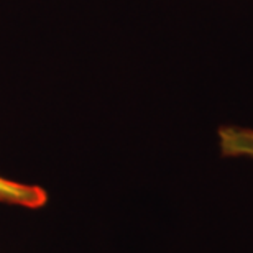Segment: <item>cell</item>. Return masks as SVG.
I'll return each mask as SVG.
<instances>
[{"mask_svg":"<svg viewBox=\"0 0 253 253\" xmlns=\"http://www.w3.org/2000/svg\"><path fill=\"white\" fill-rule=\"evenodd\" d=\"M219 146L225 158L247 160L253 163V128L240 125L220 126Z\"/></svg>","mask_w":253,"mask_h":253,"instance_id":"6da1fadb","label":"cell"},{"mask_svg":"<svg viewBox=\"0 0 253 253\" xmlns=\"http://www.w3.org/2000/svg\"><path fill=\"white\" fill-rule=\"evenodd\" d=\"M48 194L40 186L22 184L5 179L0 176V202L12 206H22L28 209H37L46 204Z\"/></svg>","mask_w":253,"mask_h":253,"instance_id":"7a4b0ae2","label":"cell"}]
</instances>
